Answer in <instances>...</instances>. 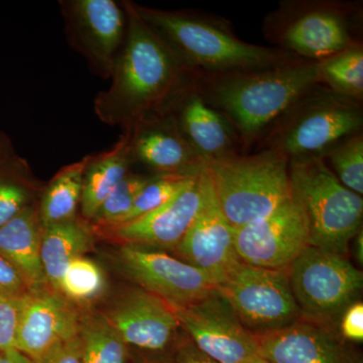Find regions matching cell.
<instances>
[{"label":"cell","instance_id":"obj_4","mask_svg":"<svg viewBox=\"0 0 363 363\" xmlns=\"http://www.w3.org/2000/svg\"><path fill=\"white\" fill-rule=\"evenodd\" d=\"M289 177L291 194L307 218L309 245L348 255L362 229V196L346 188L322 157L290 159Z\"/></svg>","mask_w":363,"mask_h":363},{"label":"cell","instance_id":"obj_12","mask_svg":"<svg viewBox=\"0 0 363 363\" xmlns=\"http://www.w3.org/2000/svg\"><path fill=\"white\" fill-rule=\"evenodd\" d=\"M101 313L131 350L173 354L186 336L174 308L136 286L121 290Z\"/></svg>","mask_w":363,"mask_h":363},{"label":"cell","instance_id":"obj_33","mask_svg":"<svg viewBox=\"0 0 363 363\" xmlns=\"http://www.w3.org/2000/svg\"><path fill=\"white\" fill-rule=\"evenodd\" d=\"M337 331L339 335L352 343L363 341V303L362 300L351 304L339 319Z\"/></svg>","mask_w":363,"mask_h":363},{"label":"cell","instance_id":"obj_7","mask_svg":"<svg viewBox=\"0 0 363 363\" xmlns=\"http://www.w3.org/2000/svg\"><path fill=\"white\" fill-rule=\"evenodd\" d=\"M358 13L351 1H284L264 21V33L277 49L321 62L360 42L354 30Z\"/></svg>","mask_w":363,"mask_h":363},{"label":"cell","instance_id":"obj_29","mask_svg":"<svg viewBox=\"0 0 363 363\" xmlns=\"http://www.w3.org/2000/svg\"><path fill=\"white\" fill-rule=\"evenodd\" d=\"M154 176L138 175L130 172L124 177L90 221L94 230L104 231L119 225L130 211L136 196Z\"/></svg>","mask_w":363,"mask_h":363},{"label":"cell","instance_id":"obj_27","mask_svg":"<svg viewBox=\"0 0 363 363\" xmlns=\"http://www.w3.org/2000/svg\"><path fill=\"white\" fill-rule=\"evenodd\" d=\"M107 290V279L102 267L93 259L78 257L67 267L58 292L80 309L92 307Z\"/></svg>","mask_w":363,"mask_h":363},{"label":"cell","instance_id":"obj_15","mask_svg":"<svg viewBox=\"0 0 363 363\" xmlns=\"http://www.w3.org/2000/svg\"><path fill=\"white\" fill-rule=\"evenodd\" d=\"M202 200L191 224L173 255L208 274L216 286L240 264L234 245V227L217 201L206 166L200 173Z\"/></svg>","mask_w":363,"mask_h":363},{"label":"cell","instance_id":"obj_3","mask_svg":"<svg viewBox=\"0 0 363 363\" xmlns=\"http://www.w3.org/2000/svg\"><path fill=\"white\" fill-rule=\"evenodd\" d=\"M136 13L199 77L264 70L298 59L274 47L240 40L220 16L199 11H171L140 6Z\"/></svg>","mask_w":363,"mask_h":363},{"label":"cell","instance_id":"obj_40","mask_svg":"<svg viewBox=\"0 0 363 363\" xmlns=\"http://www.w3.org/2000/svg\"><path fill=\"white\" fill-rule=\"evenodd\" d=\"M247 363H272L271 362H269V360L267 359V358H264L262 357V354H257L255 355V357H252V359L250 360Z\"/></svg>","mask_w":363,"mask_h":363},{"label":"cell","instance_id":"obj_34","mask_svg":"<svg viewBox=\"0 0 363 363\" xmlns=\"http://www.w3.org/2000/svg\"><path fill=\"white\" fill-rule=\"evenodd\" d=\"M28 292L30 290L18 272L0 257V293L25 296Z\"/></svg>","mask_w":363,"mask_h":363},{"label":"cell","instance_id":"obj_18","mask_svg":"<svg viewBox=\"0 0 363 363\" xmlns=\"http://www.w3.org/2000/svg\"><path fill=\"white\" fill-rule=\"evenodd\" d=\"M201 200L199 175L166 204L135 220L106 229L104 233L121 245L172 253L194 221Z\"/></svg>","mask_w":363,"mask_h":363},{"label":"cell","instance_id":"obj_35","mask_svg":"<svg viewBox=\"0 0 363 363\" xmlns=\"http://www.w3.org/2000/svg\"><path fill=\"white\" fill-rule=\"evenodd\" d=\"M35 363H82L78 336L70 341L60 344L40 362Z\"/></svg>","mask_w":363,"mask_h":363},{"label":"cell","instance_id":"obj_2","mask_svg":"<svg viewBox=\"0 0 363 363\" xmlns=\"http://www.w3.org/2000/svg\"><path fill=\"white\" fill-rule=\"evenodd\" d=\"M196 81L208 102L233 124L242 154L259 145L301 97L321 84L318 62L302 59L259 71L196 76Z\"/></svg>","mask_w":363,"mask_h":363},{"label":"cell","instance_id":"obj_22","mask_svg":"<svg viewBox=\"0 0 363 363\" xmlns=\"http://www.w3.org/2000/svg\"><path fill=\"white\" fill-rule=\"evenodd\" d=\"M95 230L83 218L72 219L45 227L40 245V260L45 281L58 292L60 281L73 260L92 250Z\"/></svg>","mask_w":363,"mask_h":363},{"label":"cell","instance_id":"obj_25","mask_svg":"<svg viewBox=\"0 0 363 363\" xmlns=\"http://www.w3.org/2000/svg\"><path fill=\"white\" fill-rule=\"evenodd\" d=\"M82 363H131V348L101 311L80 309L78 330Z\"/></svg>","mask_w":363,"mask_h":363},{"label":"cell","instance_id":"obj_11","mask_svg":"<svg viewBox=\"0 0 363 363\" xmlns=\"http://www.w3.org/2000/svg\"><path fill=\"white\" fill-rule=\"evenodd\" d=\"M174 310L189 339L216 362L247 363L259 354L257 336L217 288L192 304Z\"/></svg>","mask_w":363,"mask_h":363},{"label":"cell","instance_id":"obj_6","mask_svg":"<svg viewBox=\"0 0 363 363\" xmlns=\"http://www.w3.org/2000/svg\"><path fill=\"white\" fill-rule=\"evenodd\" d=\"M362 128V102L319 84L296 102L259 147L281 150L289 159L323 157Z\"/></svg>","mask_w":363,"mask_h":363},{"label":"cell","instance_id":"obj_17","mask_svg":"<svg viewBox=\"0 0 363 363\" xmlns=\"http://www.w3.org/2000/svg\"><path fill=\"white\" fill-rule=\"evenodd\" d=\"M257 338L260 354L272 363H362V354L337 331L303 318Z\"/></svg>","mask_w":363,"mask_h":363},{"label":"cell","instance_id":"obj_10","mask_svg":"<svg viewBox=\"0 0 363 363\" xmlns=\"http://www.w3.org/2000/svg\"><path fill=\"white\" fill-rule=\"evenodd\" d=\"M116 262L131 285L154 294L174 309L192 304L217 288L201 269L162 250L121 245Z\"/></svg>","mask_w":363,"mask_h":363},{"label":"cell","instance_id":"obj_5","mask_svg":"<svg viewBox=\"0 0 363 363\" xmlns=\"http://www.w3.org/2000/svg\"><path fill=\"white\" fill-rule=\"evenodd\" d=\"M289 162L283 152L269 147L206 164L217 201L234 228L266 216L292 197Z\"/></svg>","mask_w":363,"mask_h":363},{"label":"cell","instance_id":"obj_9","mask_svg":"<svg viewBox=\"0 0 363 363\" xmlns=\"http://www.w3.org/2000/svg\"><path fill=\"white\" fill-rule=\"evenodd\" d=\"M217 290L255 336L281 330L302 319L288 269H264L241 262Z\"/></svg>","mask_w":363,"mask_h":363},{"label":"cell","instance_id":"obj_38","mask_svg":"<svg viewBox=\"0 0 363 363\" xmlns=\"http://www.w3.org/2000/svg\"><path fill=\"white\" fill-rule=\"evenodd\" d=\"M0 363H33L25 354L16 350L0 353Z\"/></svg>","mask_w":363,"mask_h":363},{"label":"cell","instance_id":"obj_28","mask_svg":"<svg viewBox=\"0 0 363 363\" xmlns=\"http://www.w3.org/2000/svg\"><path fill=\"white\" fill-rule=\"evenodd\" d=\"M32 183L16 157L0 155V227L35 204Z\"/></svg>","mask_w":363,"mask_h":363},{"label":"cell","instance_id":"obj_37","mask_svg":"<svg viewBox=\"0 0 363 363\" xmlns=\"http://www.w3.org/2000/svg\"><path fill=\"white\" fill-rule=\"evenodd\" d=\"M131 363H176L173 354L131 350Z\"/></svg>","mask_w":363,"mask_h":363},{"label":"cell","instance_id":"obj_14","mask_svg":"<svg viewBox=\"0 0 363 363\" xmlns=\"http://www.w3.org/2000/svg\"><path fill=\"white\" fill-rule=\"evenodd\" d=\"M304 210L293 197L271 213L234 228V245L241 262L264 269H288L309 245Z\"/></svg>","mask_w":363,"mask_h":363},{"label":"cell","instance_id":"obj_41","mask_svg":"<svg viewBox=\"0 0 363 363\" xmlns=\"http://www.w3.org/2000/svg\"><path fill=\"white\" fill-rule=\"evenodd\" d=\"M0 155H1V150H0Z\"/></svg>","mask_w":363,"mask_h":363},{"label":"cell","instance_id":"obj_31","mask_svg":"<svg viewBox=\"0 0 363 363\" xmlns=\"http://www.w3.org/2000/svg\"><path fill=\"white\" fill-rule=\"evenodd\" d=\"M198 176L155 175L136 196L130 211L119 225L135 220L166 204L188 187Z\"/></svg>","mask_w":363,"mask_h":363},{"label":"cell","instance_id":"obj_30","mask_svg":"<svg viewBox=\"0 0 363 363\" xmlns=\"http://www.w3.org/2000/svg\"><path fill=\"white\" fill-rule=\"evenodd\" d=\"M327 166L352 192L363 194V135L346 138L324 155Z\"/></svg>","mask_w":363,"mask_h":363},{"label":"cell","instance_id":"obj_32","mask_svg":"<svg viewBox=\"0 0 363 363\" xmlns=\"http://www.w3.org/2000/svg\"><path fill=\"white\" fill-rule=\"evenodd\" d=\"M25 296L0 293V353L16 350V333Z\"/></svg>","mask_w":363,"mask_h":363},{"label":"cell","instance_id":"obj_24","mask_svg":"<svg viewBox=\"0 0 363 363\" xmlns=\"http://www.w3.org/2000/svg\"><path fill=\"white\" fill-rule=\"evenodd\" d=\"M91 156L61 169L45 189L38 212L43 228L77 217L82 198L83 182Z\"/></svg>","mask_w":363,"mask_h":363},{"label":"cell","instance_id":"obj_36","mask_svg":"<svg viewBox=\"0 0 363 363\" xmlns=\"http://www.w3.org/2000/svg\"><path fill=\"white\" fill-rule=\"evenodd\" d=\"M173 357L176 363H219L198 350L195 344L189 339L187 334L177 346Z\"/></svg>","mask_w":363,"mask_h":363},{"label":"cell","instance_id":"obj_39","mask_svg":"<svg viewBox=\"0 0 363 363\" xmlns=\"http://www.w3.org/2000/svg\"><path fill=\"white\" fill-rule=\"evenodd\" d=\"M351 245H352L353 247V255H354L355 259H357V264H363V231H359L357 234V235L353 238L352 241H351Z\"/></svg>","mask_w":363,"mask_h":363},{"label":"cell","instance_id":"obj_8","mask_svg":"<svg viewBox=\"0 0 363 363\" xmlns=\"http://www.w3.org/2000/svg\"><path fill=\"white\" fill-rule=\"evenodd\" d=\"M288 274L303 319L333 330L342 313L362 297L363 274L348 255L308 245Z\"/></svg>","mask_w":363,"mask_h":363},{"label":"cell","instance_id":"obj_23","mask_svg":"<svg viewBox=\"0 0 363 363\" xmlns=\"http://www.w3.org/2000/svg\"><path fill=\"white\" fill-rule=\"evenodd\" d=\"M133 162L130 135L126 131L111 150L91 156L85 171L80 203L83 219L92 220L104 200L130 173Z\"/></svg>","mask_w":363,"mask_h":363},{"label":"cell","instance_id":"obj_16","mask_svg":"<svg viewBox=\"0 0 363 363\" xmlns=\"http://www.w3.org/2000/svg\"><path fill=\"white\" fill-rule=\"evenodd\" d=\"M80 308L51 288L28 292L23 298L16 350L40 362L60 344L78 336Z\"/></svg>","mask_w":363,"mask_h":363},{"label":"cell","instance_id":"obj_21","mask_svg":"<svg viewBox=\"0 0 363 363\" xmlns=\"http://www.w3.org/2000/svg\"><path fill=\"white\" fill-rule=\"evenodd\" d=\"M43 231L37 204L0 227V257L18 272L30 292L50 288L40 260Z\"/></svg>","mask_w":363,"mask_h":363},{"label":"cell","instance_id":"obj_13","mask_svg":"<svg viewBox=\"0 0 363 363\" xmlns=\"http://www.w3.org/2000/svg\"><path fill=\"white\" fill-rule=\"evenodd\" d=\"M67 38L91 70L111 79L125 40L128 18L123 6L113 0L60 1Z\"/></svg>","mask_w":363,"mask_h":363},{"label":"cell","instance_id":"obj_26","mask_svg":"<svg viewBox=\"0 0 363 363\" xmlns=\"http://www.w3.org/2000/svg\"><path fill=\"white\" fill-rule=\"evenodd\" d=\"M321 84L342 96L357 101L363 100L362 43L318 62Z\"/></svg>","mask_w":363,"mask_h":363},{"label":"cell","instance_id":"obj_20","mask_svg":"<svg viewBox=\"0 0 363 363\" xmlns=\"http://www.w3.org/2000/svg\"><path fill=\"white\" fill-rule=\"evenodd\" d=\"M130 135L133 161L142 162L156 175H199L206 162L191 147L169 111L145 119Z\"/></svg>","mask_w":363,"mask_h":363},{"label":"cell","instance_id":"obj_1","mask_svg":"<svg viewBox=\"0 0 363 363\" xmlns=\"http://www.w3.org/2000/svg\"><path fill=\"white\" fill-rule=\"evenodd\" d=\"M128 18L125 40L108 89L95 98L102 123L130 131L145 119L164 113L195 78L171 47L136 13L121 2Z\"/></svg>","mask_w":363,"mask_h":363},{"label":"cell","instance_id":"obj_19","mask_svg":"<svg viewBox=\"0 0 363 363\" xmlns=\"http://www.w3.org/2000/svg\"><path fill=\"white\" fill-rule=\"evenodd\" d=\"M167 111L174 116L182 135L206 164L242 154L233 124L208 102L196 76Z\"/></svg>","mask_w":363,"mask_h":363}]
</instances>
